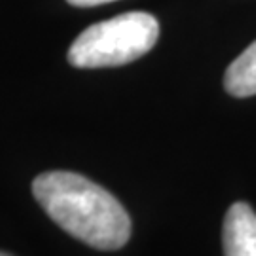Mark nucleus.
<instances>
[{
	"mask_svg": "<svg viewBox=\"0 0 256 256\" xmlns=\"http://www.w3.org/2000/svg\"><path fill=\"white\" fill-rule=\"evenodd\" d=\"M0 256H10V254H6V252H0Z\"/></svg>",
	"mask_w": 256,
	"mask_h": 256,
	"instance_id": "423d86ee",
	"label": "nucleus"
},
{
	"mask_svg": "<svg viewBox=\"0 0 256 256\" xmlns=\"http://www.w3.org/2000/svg\"><path fill=\"white\" fill-rule=\"evenodd\" d=\"M224 88L232 97L256 95V42L239 55L224 74Z\"/></svg>",
	"mask_w": 256,
	"mask_h": 256,
	"instance_id": "20e7f679",
	"label": "nucleus"
},
{
	"mask_svg": "<svg viewBox=\"0 0 256 256\" xmlns=\"http://www.w3.org/2000/svg\"><path fill=\"white\" fill-rule=\"evenodd\" d=\"M32 194L68 236L99 250H118L131 238V218L102 186L78 173L50 171L34 178Z\"/></svg>",
	"mask_w": 256,
	"mask_h": 256,
	"instance_id": "f257e3e1",
	"label": "nucleus"
},
{
	"mask_svg": "<svg viewBox=\"0 0 256 256\" xmlns=\"http://www.w3.org/2000/svg\"><path fill=\"white\" fill-rule=\"evenodd\" d=\"M70 6H76V8H93V6H101V4H108V2H114V0H66Z\"/></svg>",
	"mask_w": 256,
	"mask_h": 256,
	"instance_id": "39448f33",
	"label": "nucleus"
},
{
	"mask_svg": "<svg viewBox=\"0 0 256 256\" xmlns=\"http://www.w3.org/2000/svg\"><path fill=\"white\" fill-rule=\"evenodd\" d=\"M160 38V23L144 12L122 14L84 30L68 50L76 68H110L146 55Z\"/></svg>",
	"mask_w": 256,
	"mask_h": 256,
	"instance_id": "f03ea898",
	"label": "nucleus"
},
{
	"mask_svg": "<svg viewBox=\"0 0 256 256\" xmlns=\"http://www.w3.org/2000/svg\"><path fill=\"white\" fill-rule=\"evenodd\" d=\"M224 256H256V212L243 202L234 203L222 228Z\"/></svg>",
	"mask_w": 256,
	"mask_h": 256,
	"instance_id": "7ed1b4c3",
	"label": "nucleus"
}]
</instances>
